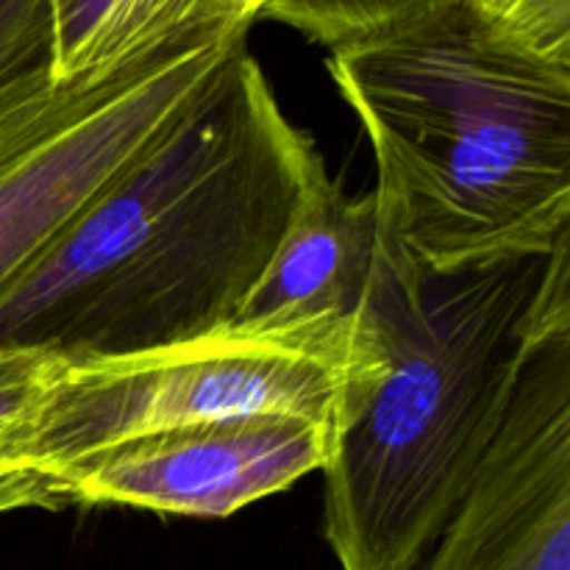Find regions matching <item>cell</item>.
I'll use <instances>...</instances> for the list:
<instances>
[{
    "label": "cell",
    "instance_id": "1",
    "mask_svg": "<svg viewBox=\"0 0 570 570\" xmlns=\"http://www.w3.org/2000/svg\"><path fill=\"white\" fill-rule=\"evenodd\" d=\"M315 142L239 48L0 298V351L120 356L228 326L287 232Z\"/></svg>",
    "mask_w": 570,
    "mask_h": 570
},
{
    "label": "cell",
    "instance_id": "2",
    "mask_svg": "<svg viewBox=\"0 0 570 570\" xmlns=\"http://www.w3.org/2000/svg\"><path fill=\"white\" fill-rule=\"evenodd\" d=\"M376 159L379 215L426 276L570 239V70L495 42L462 0L332 48Z\"/></svg>",
    "mask_w": 570,
    "mask_h": 570
},
{
    "label": "cell",
    "instance_id": "3",
    "mask_svg": "<svg viewBox=\"0 0 570 570\" xmlns=\"http://www.w3.org/2000/svg\"><path fill=\"white\" fill-rule=\"evenodd\" d=\"M379 226L384 376L321 471L323 538L343 570H417L504 426L549 256L426 276Z\"/></svg>",
    "mask_w": 570,
    "mask_h": 570
},
{
    "label": "cell",
    "instance_id": "4",
    "mask_svg": "<svg viewBox=\"0 0 570 570\" xmlns=\"http://www.w3.org/2000/svg\"><path fill=\"white\" fill-rule=\"evenodd\" d=\"M384 376L371 323L228 326L120 356L59 362L0 443V482H31L106 445L232 417L298 415L340 434Z\"/></svg>",
    "mask_w": 570,
    "mask_h": 570
},
{
    "label": "cell",
    "instance_id": "5",
    "mask_svg": "<svg viewBox=\"0 0 570 570\" xmlns=\"http://www.w3.org/2000/svg\"><path fill=\"white\" fill-rule=\"evenodd\" d=\"M206 33L98 83H37L0 100V298L128 165L159 142L245 48Z\"/></svg>",
    "mask_w": 570,
    "mask_h": 570
},
{
    "label": "cell",
    "instance_id": "6",
    "mask_svg": "<svg viewBox=\"0 0 570 570\" xmlns=\"http://www.w3.org/2000/svg\"><path fill=\"white\" fill-rule=\"evenodd\" d=\"M417 570H570V245L546 265L504 426Z\"/></svg>",
    "mask_w": 570,
    "mask_h": 570
},
{
    "label": "cell",
    "instance_id": "7",
    "mask_svg": "<svg viewBox=\"0 0 570 570\" xmlns=\"http://www.w3.org/2000/svg\"><path fill=\"white\" fill-rule=\"evenodd\" d=\"M340 432L298 415L232 417L106 445L31 482H0V515L59 507H131L228 518L323 471Z\"/></svg>",
    "mask_w": 570,
    "mask_h": 570
},
{
    "label": "cell",
    "instance_id": "8",
    "mask_svg": "<svg viewBox=\"0 0 570 570\" xmlns=\"http://www.w3.org/2000/svg\"><path fill=\"white\" fill-rule=\"evenodd\" d=\"M379 232L376 193L351 198L321 165L232 323L301 326L362 321Z\"/></svg>",
    "mask_w": 570,
    "mask_h": 570
},
{
    "label": "cell",
    "instance_id": "9",
    "mask_svg": "<svg viewBox=\"0 0 570 570\" xmlns=\"http://www.w3.org/2000/svg\"><path fill=\"white\" fill-rule=\"evenodd\" d=\"M265 0H59L56 87L98 83L206 33L250 28Z\"/></svg>",
    "mask_w": 570,
    "mask_h": 570
},
{
    "label": "cell",
    "instance_id": "10",
    "mask_svg": "<svg viewBox=\"0 0 570 570\" xmlns=\"http://www.w3.org/2000/svg\"><path fill=\"white\" fill-rule=\"evenodd\" d=\"M454 0H265L259 20H276L328 50L401 26Z\"/></svg>",
    "mask_w": 570,
    "mask_h": 570
},
{
    "label": "cell",
    "instance_id": "11",
    "mask_svg": "<svg viewBox=\"0 0 570 570\" xmlns=\"http://www.w3.org/2000/svg\"><path fill=\"white\" fill-rule=\"evenodd\" d=\"M504 48L570 70V0H462Z\"/></svg>",
    "mask_w": 570,
    "mask_h": 570
},
{
    "label": "cell",
    "instance_id": "12",
    "mask_svg": "<svg viewBox=\"0 0 570 570\" xmlns=\"http://www.w3.org/2000/svg\"><path fill=\"white\" fill-rule=\"evenodd\" d=\"M56 3L0 0V100L37 83H56Z\"/></svg>",
    "mask_w": 570,
    "mask_h": 570
},
{
    "label": "cell",
    "instance_id": "13",
    "mask_svg": "<svg viewBox=\"0 0 570 570\" xmlns=\"http://www.w3.org/2000/svg\"><path fill=\"white\" fill-rule=\"evenodd\" d=\"M59 362L39 351H0V443L31 412Z\"/></svg>",
    "mask_w": 570,
    "mask_h": 570
},
{
    "label": "cell",
    "instance_id": "14",
    "mask_svg": "<svg viewBox=\"0 0 570 570\" xmlns=\"http://www.w3.org/2000/svg\"><path fill=\"white\" fill-rule=\"evenodd\" d=\"M0 476H3V471H0Z\"/></svg>",
    "mask_w": 570,
    "mask_h": 570
}]
</instances>
